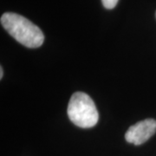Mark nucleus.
<instances>
[{
  "label": "nucleus",
  "mask_w": 156,
  "mask_h": 156,
  "mask_svg": "<svg viewBox=\"0 0 156 156\" xmlns=\"http://www.w3.org/2000/svg\"><path fill=\"white\" fill-rule=\"evenodd\" d=\"M1 24L13 38L25 47L38 48L44 41V36L40 28L19 14L12 12L3 14Z\"/></svg>",
  "instance_id": "obj_1"
},
{
  "label": "nucleus",
  "mask_w": 156,
  "mask_h": 156,
  "mask_svg": "<svg viewBox=\"0 0 156 156\" xmlns=\"http://www.w3.org/2000/svg\"><path fill=\"white\" fill-rule=\"evenodd\" d=\"M68 116L77 127L92 128L99 120V114L95 102L83 92L74 93L68 105Z\"/></svg>",
  "instance_id": "obj_2"
},
{
  "label": "nucleus",
  "mask_w": 156,
  "mask_h": 156,
  "mask_svg": "<svg viewBox=\"0 0 156 156\" xmlns=\"http://www.w3.org/2000/svg\"><path fill=\"white\" fill-rule=\"evenodd\" d=\"M156 132V121L154 119H146L139 122L128 128L125 134L126 140L134 145L143 144L149 140Z\"/></svg>",
  "instance_id": "obj_3"
},
{
  "label": "nucleus",
  "mask_w": 156,
  "mask_h": 156,
  "mask_svg": "<svg viewBox=\"0 0 156 156\" xmlns=\"http://www.w3.org/2000/svg\"><path fill=\"white\" fill-rule=\"evenodd\" d=\"M101 2L106 9H113L116 6L118 0H101Z\"/></svg>",
  "instance_id": "obj_4"
},
{
  "label": "nucleus",
  "mask_w": 156,
  "mask_h": 156,
  "mask_svg": "<svg viewBox=\"0 0 156 156\" xmlns=\"http://www.w3.org/2000/svg\"><path fill=\"white\" fill-rule=\"evenodd\" d=\"M3 73H4V70H3V68H0V79L3 78Z\"/></svg>",
  "instance_id": "obj_5"
},
{
  "label": "nucleus",
  "mask_w": 156,
  "mask_h": 156,
  "mask_svg": "<svg viewBox=\"0 0 156 156\" xmlns=\"http://www.w3.org/2000/svg\"><path fill=\"white\" fill-rule=\"evenodd\" d=\"M155 16H156V13H155Z\"/></svg>",
  "instance_id": "obj_6"
}]
</instances>
